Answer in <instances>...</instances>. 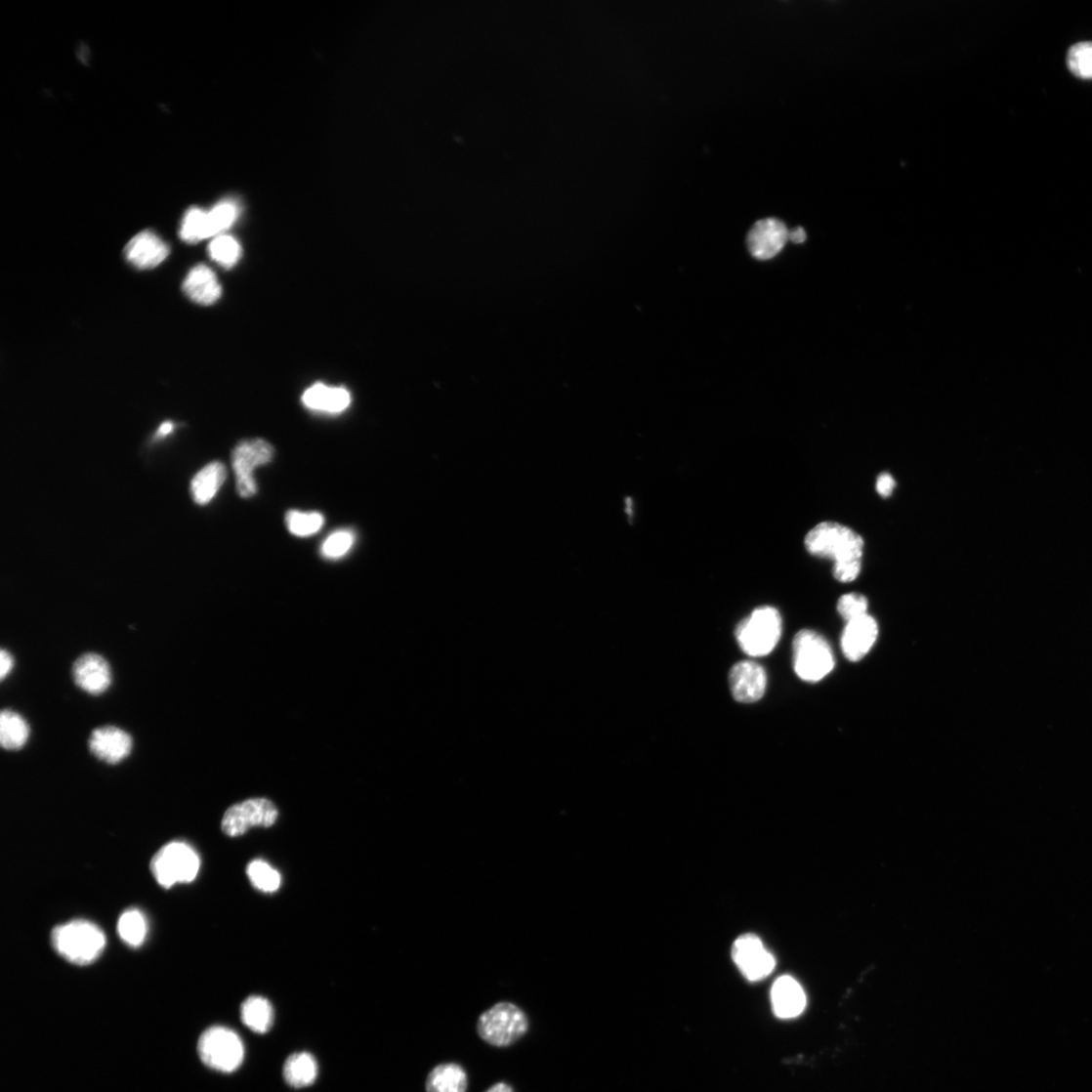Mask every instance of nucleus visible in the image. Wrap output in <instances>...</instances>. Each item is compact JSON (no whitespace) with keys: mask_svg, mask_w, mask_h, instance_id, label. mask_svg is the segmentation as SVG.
Masks as SVG:
<instances>
[{"mask_svg":"<svg viewBox=\"0 0 1092 1092\" xmlns=\"http://www.w3.org/2000/svg\"><path fill=\"white\" fill-rule=\"evenodd\" d=\"M810 554L833 561V567L861 565L864 540L851 528L837 523H822L806 537Z\"/></svg>","mask_w":1092,"mask_h":1092,"instance_id":"1","label":"nucleus"},{"mask_svg":"<svg viewBox=\"0 0 1092 1092\" xmlns=\"http://www.w3.org/2000/svg\"><path fill=\"white\" fill-rule=\"evenodd\" d=\"M51 943L65 960L83 966L94 963L103 954L105 936L98 926L80 919L56 927Z\"/></svg>","mask_w":1092,"mask_h":1092,"instance_id":"2","label":"nucleus"},{"mask_svg":"<svg viewBox=\"0 0 1092 1092\" xmlns=\"http://www.w3.org/2000/svg\"><path fill=\"white\" fill-rule=\"evenodd\" d=\"M781 635L782 617L777 609L770 607L757 609L735 629L738 646L751 656L771 653L777 647Z\"/></svg>","mask_w":1092,"mask_h":1092,"instance_id":"3","label":"nucleus"},{"mask_svg":"<svg viewBox=\"0 0 1092 1092\" xmlns=\"http://www.w3.org/2000/svg\"><path fill=\"white\" fill-rule=\"evenodd\" d=\"M835 655L826 640L813 630H801L793 641V666L803 681L817 683L835 668Z\"/></svg>","mask_w":1092,"mask_h":1092,"instance_id":"4","label":"nucleus"},{"mask_svg":"<svg viewBox=\"0 0 1092 1092\" xmlns=\"http://www.w3.org/2000/svg\"><path fill=\"white\" fill-rule=\"evenodd\" d=\"M477 1029L484 1042L495 1047H507L525 1036L528 1020L517 1005L499 1002L481 1015Z\"/></svg>","mask_w":1092,"mask_h":1092,"instance_id":"5","label":"nucleus"},{"mask_svg":"<svg viewBox=\"0 0 1092 1092\" xmlns=\"http://www.w3.org/2000/svg\"><path fill=\"white\" fill-rule=\"evenodd\" d=\"M197 1051L208 1068L224 1073L238 1070L244 1059V1046L238 1034L224 1027L205 1030L198 1040Z\"/></svg>","mask_w":1092,"mask_h":1092,"instance_id":"6","label":"nucleus"},{"mask_svg":"<svg viewBox=\"0 0 1092 1092\" xmlns=\"http://www.w3.org/2000/svg\"><path fill=\"white\" fill-rule=\"evenodd\" d=\"M151 871L164 888L189 883L197 876L200 861L196 852L182 842L169 843L151 861Z\"/></svg>","mask_w":1092,"mask_h":1092,"instance_id":"7","label":"nucleus"},{"mask_svg":"<svg viewBox=\"0 0 1092 1092\" xmlns=\"http://www.w3.org/2000/svg\"><path fill=\"white\" fill-rule=\"evenodd\" d=\"M274 448L264 440H252L239 443L232 454V466L236 475L237 491L242 498H250L257 492L254 470L273 461Z\"/></svg>","mask_w":1092,"mask_h":1092,"instance_id":"8","label":"nucleus"},{"mask_svg":"<svg viewBox=\"0 0 1092 1092\" xmlns=\"http://www.w3.org/2000/svg\"><path fill=\"white\" fill-rule=\"evenodd\" d=\"M277 817V809L271 800L249 799L227 810L222 819V829L229 837H239L253 826H272Z\"/></svg>","mask_w":1092,"mask_h":1092,"instance_id":"9","label":"nucleus"},{"mask_svg":"<svg viewBox=\"0 0 1092 1092\" xmlns=\"http://www.w3.org/2000/svg\"><path fill=\"white\" fill-rule=\"evenodd\" d=\"M732 956L745 979L753 983L766 979L776 966L774 956L766 949L762 940L753 934L735 940Z\"/></svg>","mask_w":1092,"mask_h":1092,"instance_id":"10","label":"nucleus"},{"mask_svg":"<svg viewBox=\"0 0 1092 1092\" xmlns=\"http://www.w3.org/2000/svg\"><path fill=\"white\" fill-rule=\"evenodd\" d=\"M789 230L779 219L758 221L746 238L750 253L756 260L768 261L777 256L789 240Z\"/></svg>","mask_w":1092,"mask_h":1092,"instance_id":"11","label":"nucleus"},{"mask_svg":"<svg viewBox=\"0 0 1092 1092\" xmlns=\"http://www.w3.org/2000/svg\"><path fill=\"white\" fill-rule=\"evenodd\" d=\"M72 675L76 686L94 696L105 693L112 682L107 660L93 652L84 653L75 660Z\"/></svg>","mask_w":1092,"mask_h":1092,"instance_id":"12","label":"nucleus"},{"mask_svg":"<svg viewBox=\"0 0 1092 1092\" xmlns=\"http://www.w3.org/2000/svg\"><path fill=\"white\" fill-rule=\"evenodd\" d=\"M90 750L99 760L117 765L132 753V736L124 730L105 726L93 731L89 742Z\"/></svg>","mask_w":1092,"mask_h":1092,"instance_id":"13","label":"nucleus"},{"mask_svg":"<svg viewBox=\"0 0 1092 1092\" xmlns=\"http://www.w3.org/2000/svg\"><path fill=\"white\" fill-rule=\"evenodd\" d=\"M730 686L734 698L740 703H754L765 694L767 688V674L764 668L752 662L742 660L735 664L730 672Z\"/></svg>","mask_w":1092,"mask_h":1092,"instance_id":"14","label":"nucleus"},{"mask_svg":"<svg viewBox=\"0 0 1092 1092\" xmlns=\"http://www.w3.org/2000/svg\"><path fill=\"white\" fill-rule=\"evenodd\" d=\"M878 634V624L869 614L847 622L841 640L845 656L851 662H859L872 650Z\"/></svg>","mask_w":1092,"mask_h":1092,"instance_id":"15","label":"nucleus"},{"mask_svg":"<svg viewBox=\"0 0 1092 1092\" xmlns=\"http://www.w3.org/2000/svg\"><path fill=\"white\" fill-rule=\"evenodd\" d=\"M169 252L168 245L151 231L137 234L125 248L127 261L140 270L158 267L166 260Z\"/></svg>","mask_w":1092,"mask_h":1092,"instance_id":"16","label":"nucleus"},{"mask_svg":"<svg viewBox=\"0 0 1092 1092\" xmlns=\"http://www.w3.org/2000/svg\"><path fill=\"white\" fill-rule=\"evenodd\" d=\"M771 999L773 1011L780 1019L798 1017L807 1005V996L801 986L791 976H782L775 982Z\"/></svg>","mask_w":1092,"mask_h":1092,"instance_id":"17","label":"nucleus"},{"mask_svg":"<svg viewBox=\"0 0 1092 1092\" xmlns=\"http://www.w3.org/2000/svg\"><path fill=\"white\" fill-rule=\"evenodd\" d=\"M302 400L312 411L337 414L350 407L352 396L345 388L318 383L306 390Z\"/></svg>","mask_w":1092,"mask_h":1092,"instance_id":"18","label":"nucleus"},{"mask_svg":"<svg viewBox=\"0 0 1092 1092\" xmlns=\"http://www.w3.org/2000/svg\"><path fill=\"white\" fill-rule=\"evenodd\" d=\"M183 289L191 301L203 306L215 304L222 295V287L217 275L204 265H198L189 273Z\"/></svg>","mask_w":1092,"mask_h":1092,"instance_id":"19","label":"nucleus"},{"mask_svg":"<svg viewBox=\"0 0 1092 1092\" xmlns=\"http://www.w3.org/2000/svg\"><path fill=\"white\" fill-rule=\"evenodd\" d=\"M226 478V468L220 462H214L200 470L190 483L193 501L202 506L209 504L219 492Z\"/></svg>","mask_w":1092,"mask_h":1092,"instance_id":"20","label":"nucleus"},{"mask_svg":"<svg viewBox=\"0 0 1092 1092\" xmlns=\"http://www.w3.org/2000/svg\"><path fill=\"white\" fill-rule=\"evenodd\" d=\"M30 726L24 718L12 709H5L0 714V743L5 750L19 751L26 744L30 737Z\"/></svg>","mask_w":1092,"mask_h":1092,"instance_id":"21","label":"nucleus"},{"mask_svg":"<svg viewBox=\"0 0 1092 1092\" xmlns=\"http://www.w3.org/2000/svg\"><path fill=\"white\" fill-rule=\"evenodd\" d=\"M282 1072L287 1084L303 1088L313 1084L317 1078V1061L310 1053H295L285 1060Z\"/></svg>","mask_w":1092,"mask_h":1092,"instance_id":"22","label":"nucleus"},{"mask_svg":"<svg viewBox=\"0 0 1092 1092\" xmlns=\"http://www.w3.org/2000/svg\"><path fill=\"white\" fill-rule=\"evenodd\" d=\"M467 1089V1073L453 1063L437 1067L426 1080L427 1092H466Z\"/></svg>","mask_w":1092,"mask_h":1092,"instance_id":"23","label":"nucleus"},{"mask_svg":"<svg viewBox=\"0 0 1092 1092\" xmlns=\"http://www.w3.org/2000/svg\"><path fill=\"white\" fill-rule=\"evenodd\" d=\"M271 1002L261 996H250L241 1005L242 1023L256 1033H267L273 1024Z\"/></svg>","mask_w":1092,"mask_h":1092,"instance_id":"24","label":"nucleus"},{"mask_svg":"<svg viewBox=\"0 0 1092 1092\" xmlns=\"http://www.w3.org/2000/svg\"><path fill=\"white\" fill-rule=\"evenodd\" d=\"M147 931V918L140 910L136 908L128 909L121 915L118 922V933L128 945L140 946L146 941Z\"/></svg>","mask_w":1092,"mask_h":1092,"instance_id":"25","label":"nucleus"},{"mask_svg":"<svg viewBox=\"0 0 1092 1092\" xmlns=\"http://www.w3.org/2000/svg\"><path fill=\"white\" fill-rule=\"evenodd\" d=\"M324 516L318 512L289 511L285 515L287 529L296 536L307 537L321 530Z\"/></svg>","mask_w":1092,"mask_h":1092,"instance_id":"26","label":"nucleus"},{"mask_svg":"<svg viewBox=\"0 0 1092 1092\" xmlns=\"http://www.w3.org/2000/svg\"><path fill=\"white\" fill-rule=\"evenodd\" d=\"M212 260L225 269L235 267L242 256L239 242L232 236H217L209 245Z\"/></svg>","mask_w":1092,"mask_h":1092,"instance_id":"27","label":"nucleus"},{"mask_svg":"<svg viewBox=\"0 0 1092 1092\" xmlns=\"http://www.w3.org/2000/svg\"><path fill=\"white\" fill-rule=\"evenodd\" d=\"M180 235L185 242L191 244L210 238L208 212L189 209L183 219Z\"/></svg>","mask_w":1092,"mask_h":1092,"instance_id":"28","label":"nucleus"},{"mask_svg":"<svg viewBox=\"0 0 1092 1092\" xmlns=\"http://www.w3.org/2000/svg\"><path fill=\"white\" fill-rule=\"evenodd\" d=\"M247 875L253 886L264 893H274L280 886L279 873L262 860L251 861Z\"/></svg>","mask_w":1092,"mask_h":1092,"instance_id":"29","label":"nucleus"},{"mask_svg":"<svg viewBox=\"0 0 1092 1092\" xmlns=\"http://www.w3.org/2000/svg\"><path fill=\"white\" fill-rule=\"evenodd\" d=\"M238 216V209L232 202H223L208 212V228L210 237L223 235L231 227Z\"/></svg>","mask_w":1092,"mask_h":1092,"instance_id":"30","label":"nucleus"},{"mask_svg":"<svg viewBox=\"0 0 1092 1092\" xmlns=\"http://www.w3.org/2000/svg\"><path fill=\"white\" fill-rule=\"evenodd\" d=\"M1070 70L1082 79H1092V42L1072 46L1068 55Z\"/></svg>","mask_w":1092,"mask_h":1092,"instance_id":"31","label":"nucleus"},{"mask_svg":"<svg viewBox=\"0 0 1092 1092\" xmlns=\"http://www.w3.org/2000/svg\"><path fill=\"white\" fill-rule=\"evenodd\" d=\"M355 540V533L351 530L336 531L323 542L321 554L329 560L340 559L352 550Z\"/></svg>","mask_w":1092,"mask_h":1092,"instance_id":"32","label":"nucleus"},{"mask_svg":"<svg viewBox=\"0 0 1092 1092\" xmlns=\"http://www.w3.org/2000/svg\"><path fill=\"white\" fill-rule=\"evenodd\" d=\"M838 611L847 622L863 617L868 614V600L858 593L843 595L838 602Z\"/></svg>","mask_w":1092,"mask_h":1092,"instance_id":"33","label":"nucleus"},{"mask_svg":"<svg viewBox=\"0 0 1092 1092\" xmlns=\"http://www.w3.org/2000/svg\"><path fill=\"white\" fill-rule=\"evenodd\" d=\"M897 486V483L893 476L888 473L881 474L876 482V490L883 498H888L893 495Z\"/></svg>","mask_w":1092,"mask_h":1092,"instance_id":"34","label":"nucleus"},{"mask_svg":"<svg viewBox=\"0 0 1092 1092\" xmlns=\"http://www.w3.org/2000/svg\"><path fill=\"white\" fill-rule=\"evenodd\" d=\"M14 666L15 660L12 653L3 649L2 651H0V679H2V681H5L11 674Z\"/></svg>","mask_w":1092,"mask_h":1092,"instance_id":"35","label":"nucleus"},{"mask_svg":"<svg viewBox=\"0 0 1092 1092\" xmlns=\"http://www.w3.org/2000/svg\"><path fill=\"white\" fill-rule=\"evenodd\" d=\"M789 240L797 244L803 243L807 240V232L804 231L803 228L799 227L789 233Z\"/></svg>","mask_w":1092,"mask_h":1092,"instance_id":"36","label":"nucleus"},{"mask_svg":"<svg viewBox=\"0 0 1092 1092\" xmlns=\"http://www.w3.org/2000/svg\"><path fill=\"white\" fill-rule=\"evenodd\" d=\"M175 425L171 421H166L160 425L157 431L156 438L162 439L169 436L174 431Z\"/></svg>","mask_w":1092,"mask_h":1092,"instance_id":"37","label":"nucleus"},{"mask_svg":"<svg viewBox=\"0 0 1092 1092\" xmlns=\"http://www.w3.org/2000/svg\"><path fill=\"white\" fill-rule=\"evenodd\" d=\"M485 1092H514L512 1087L506 1083H497Z\"/></svg>","mask_w":1092,"mask_h":1092,"instance_id":"38","label":"nucleus"}]
</instances>
